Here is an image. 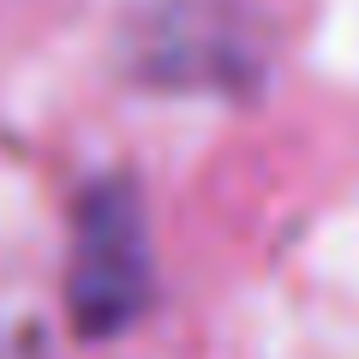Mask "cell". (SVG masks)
<instances>
[{
    "instance_id": "cell-1",
    "label": "cell",
    "mask_w": 359,
    "mask_h": 359,
    "mask_svg": "<svg viewBox=\"0 0 359 359\" xmlns=\"http://www.w3.org/2000/svg\"><path fill=\"white\" fill-rule=\"evenodd\" d=\"M156 264L144 198L126 174L84 186L72 204V257H66V318L84 341L132 330L150 311Z\"/></svg>"
}]
</instances>
